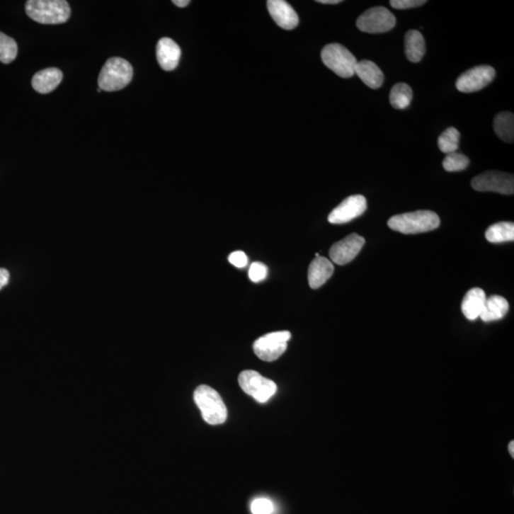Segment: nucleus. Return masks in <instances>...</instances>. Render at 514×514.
Masks as SVG:
<instances>
[{
	"label": "nucleus",
	"mask_w": 514,
	"mask_h": 514,
	"mask_svg": "<svg viewBox=\"0 0 514 514\" xmlns=\"http://www.w3.org/2000/svg\"><path fill=\"white\" fill-rule=\"evenodd\" d=\"M469 164V157L465 154L452 153L447 154L443 160V167L447 171H460L468 168Z\"/></svg>",
	"instance_id": "nucleus-26"
},
{
	"label": "nucleus",
	"mask_w": 514,
	"mask_h": 514,
	"mask_svg": "<svg viewBox=\"0 0 514 514\" xmlns=\"http://www.w3.org/2000/svg\"><path fill=\"white\" fill-rule=\"evenodd\" d=\"M27 15L41 24H62L71 16V8L64 0H29Z\"/></svg>",
	"instance_id": "nucleus-2"
},
{
	"label": "nucleus",
	"mask_w": 514,
	"mask_h": 514,
	"mask_svg": "<svg viewBox=\"0 0 514 514\" xmlns=\"http://www.w3.org/2000/svg\"><path fill=\"white\" fill-rule=\"evenodd\" d=\"M460 132L457 129L450 127L438 138L439 150L444 154L455 153L459 147Z\"/></svg>",
	"instance_id": "nucleus-24"
},
{
	"label": "nucleus",
	"mask_w": 514,
	"mask_h": 514,
	"mask_svg": "<svg viewBox=\"0 0 514 514\" xmlns=\"http://www.w3.org/2000/svg\"><path fill=\"white\" fill-rule=\"evenodd\" d=\"M229 261L236 268H245L248 264V257L244 251H237L229 256Z\"/></svg>",
	"instance_id": "nucleus-30"
},
{
	"label": "nucleus",
	"mask_w": 514,
	"mask_h": 514,
	"mask_svg": "<svg viewBox=\"0 0 514 514\" xmlns=\"http://www.w3.org/2000/svg\"><path fill=\"white\" fill-rule=\"evenodd\" d=\"M10 280V273L6 269L0 268V290L4 289Z\"/></svg>",
	"instance_id": "nucleus-31"
},
{
	"label": "nucleus",
	"mask_w": 514,
	"mask_h": 514,
	"mask_svg": "<svg viewBox=\"0 0 514 514\" xmlns=\"http://www.w3.org/2000/svg\"><path fill=\"white\" fill-rule=\"evenodd\" d=\"M365 242L366 241L364 237L358 236V234H350V236L331 246L330 250L331 262L340 266L350 263L360 253Z\"/></svg>",
	"instance_id": "nucleus-12"
},
{
	"label": "nucleus",
	"mask_w": 514,
	"mask_h": 514,
	"mask_svg": "<svg viewBox=\"0 0 514 514\" xmlns=\"http://www.w3.org/2000/svg\"><path fill=\"white\" fill-rule=\"evenodd\" d=\"M321 59L326 67L343 79H349L355 74L358 60L346 47L337 43L329 44L322 50Z\"/></svg>",
	"instance_id": "nucleus-5"
},
{
	"label": "nucleus",
	"mask_w": 514,
	"mask_h": 514,
	"mask_svg": "<svg viewBox=\"0 0 514 514\" xmlns=\"http://www.w3.org/2000/svg\"><path fill=\"white\" fill-rule=\"evenodd\" d=\"M391 6L394 9L406 10L411 8L422 6L426 4L425 0H391Z\"/></svg>",
	"instance_id": "nucleus-29"
},
{
	"label": "nucleus",
	"mask_w": 514,
	"mask_h": 514,
	"mask_svg": "<svg viewBox=\"0 0 514 514\" xmlns=\"http://www.w3.org/2000/svg\"><path fill=\"white\" fill-rule=\"evenodd\" d=\"M333 262L323 256H317L309 264L308 280L309 287L316 290L322 287L333 275Z\"/></svg>",
	"instance_id": "nucleus-15"
},
{
	"label": "nucleus",
	"mask_w": 514,
	"mask_h": 514,
	"mask_svg": "<svg viewBox=\"0 0 514 514\" xmlns=\"http://www.w3.org/2000/svg\"><path fill=\"white\" fill-rule=\"evenodd\" d=\"M486 239L491 243H504L513 241L514 224L513 222H499L493 224L486 232Z\"/></svg>",
	"instance_id": "nucleus-22"
},
{
	"label": "nucleus",
	"mask_w": 514,
	"mask_h": 514,
	"mask_svg": "<svg viewBox=\"0 0 514 514\" xmlns=\"http://www.w3.org/2000/svg\"><path fill=\"white\" fill-rule=\"evenodd\" d=\"M396 18L385 7H375L359 16L356 26L367 34H382L394 29Z\"/></svg>",
	"instance_id": "nucleus-7"
},
{
	"label": "nucleus",
	"mask_w": 514,
	"mask_h": 514,
	"mask_svg": "<svg viewBox=\"0 0 514 514\" xmlns=\"http://www.w3.org/2000/svg\"><path fill=\"white\" fill-rule=\"evenodd\" d=\"M493 129L497 137L507 143H513L514 115L510 112L498 113L493 121Z\"/></svg>",
	"instance_id": "nucleus-21"
},
{
	"label": "nucleus",
	"mask_w": 514,
	"mask_h": 514,
	"mask_svg": "<svg viewBox=\"0 0 514 514\" xmlns=\"http://www.w3.org/2000/svg\"><path fill=\"white\" fill-rule=\"evenodd\" d=\"M292 334L288 331L265 334L254 341L253 352L261 360L275 361L286 352Z\"/></svg>",
	"instance_id": "nucleus-6"
},
{
	"label": "nucleus",
	"mask_w": 514,
	"mask_h": 514,
	"mask_svg": "<svg viewBox=\"0 0 514 514\" xmlns=\"http://www.w3.org/2000/svg\"><path fill=\"white\" fill-rule=\"evenodd\" d=\"M190 0H173V4L176 5V6L184 8L187 7L188 5L190 4Z\"/></svg>",
	"instance_id": "nucleus-32"
},
{
	"label": "nucleus",
	"mask_w": 514,
	"mask_h": 514,
	"mask_svg": "<svg viewBox=\"0 0 514 514\" xmlns=\"http://www.w3.org/2000/svg\"><path fill=\"white\" fill-rule=\"evenodd\" d=\"M317 2L319 4H341L342 1H340V0H317Z\"/></svg>",
	"instance_id": "nucleus-33"
},
{
	"label": "nucleus",
	"mask_w": 514,
	"mask_h": 514,
	"mask_svg": "<svg viewBox=\"0 0 514 514\" xmlns=\"http://www.w3.org/2000/svg\"><path fill=\"white\" fill-rule=\"evenodd\" d=\"M508 309H510V305H508L507 299L500 295H493L486 299L480 319L484 322L496 321V320L502 319L507 314Z\"/></svg>",
	"instance_id": "nucleus-19"
},
{
	"label": "nucleus",
	"mask_w": 514,
	"mask_h": 514,
	"mask_svg": "<svg viewBox=\"0 0 514 514\" xmlns=\"http://www.w3.org/2000/svg\"><path fill=\"white\" fill-rule=\"evenodd\" d=\"M18 55V44L13 38L0 32V62L9 64Z\"/></svg>",
	"instance_id": "nucleus-25"
},
{
	"label": "nucleus",
	"mask_w": 514,
	"mask_h": 514,
	"mask_svg": "<svg viewBox=\"0 0 514 514\" xmlns=\"http://www.w3.org/2000/svg\"><path fill=\"white\" fill-rule=\"evenodd\" d=\"M62 72L57 68H47L38 72L33 77V88L38 93L46 95L57 89V86L62 81Z\"/></svg>",
	"instance_id": "nucleus-16"
},
{
	"label": "nucleus",
	"mask_w": 514,
	"mask_h": 514,
	"mask_svg": "<svg viewBox=\"0 0 514 514\" xmlns=\"http://www.w3.org/2000/svg\"><path fill=\"white\" fill-rule=\"evenodd\" d=\"M486 297L485 292L480 288H474L469 290L464 297L462 302V312L464 316L469 320H475L480 317L484 306H485Z\"/></svg>",
	"instance_id": "nucleus-17"
},
{
	"label": "nucleus",
	"mask_w": 514,
	"mask_h": 514,
	"mask_svg": "<svg viewBox=\"0 0 514 514\" xmlns=\"http://www.w3.org/2000/svg\"><path fill=\"white\" fill-rule=\"evenodd\" d=\"M267 7L273 21L282 29L294 30L299 23L297 12L288 2L284 0H269Z\"/></svg>",
	"instance_id": "nucleus-13"
},
{
	"label": "nucleus",
	"mask_w": 514,
	"mask_h": 514,
	"mask_svg": "<svg viewBox=\"0 0 514 514\" xmlns=\"http://www.w3.org/2000/svg\"><path fill=\"white\" fill-rule=\"evenodd\" d=\"M240 387L256 401L267 402L275 394L278 387L273 380L262 377L256 370H244L239 375Z\"/></svg>",
	"instance_id": "nucleus-8"
},
{
	"label": "nucleus",
	"mask_w": 514,
	"mask_h": 514,
	"mask_svg": "<svg viewBox=\"0 0 514 514\" xmlns=\"http://www.w3.org/2000/svg\"><path fill=\"white\" fill-rule=\"evenodd\" d=\"M181 57V49L173 40L163 38L156 46V59L160 67L171 72L178 67Z\"/></svg>",
	"instance_id": "nucleus-14"
},
{
	"label": "nucleus",
	"mask_w": 514,
	"mask_h": 514,
	"mask_svg": "<svg viewBox=\"0 0 514 514\" xmlns=\"http://www.w3.org/2000/svg\"><path fill=\"white\" fill-rule=\"evenodd\" d=\"M195 401L200 409L203 419L210 425H220L226 421L227 408L215 389L206 385L199 386L195 392Z\"/></svg>",
	"instance_id": "nucleus-4"
},
{
	"label": "nucleus",
	"mask_w": 514,
	"mask_h": 514,
	"mask_svg": "<svg viewBox=\"0 0 514 514\" xmlns=\"http://www.w3.org/2000/svg\"><path fill=\"white\" fill-rule=\"evenodd\" d=\"M134 76L132 65L121 57H110L101 69L98 77L99 89L106 92L122 90Z\"/></svg>",
	"instance_id": "nucleus-3"
},
{
	"label": "nucleus",
	"mask_w": 514,
	"mask_h": 514,
	"mask_svg": "<svg viewBox=\"0 0 514 514\" xmlns=\"http://www.w3.org/2000/svg\"><path fill=\"white\" fill-rule=\"evenodd\" d=\"M413 101V90L406 83H398L394 85L389 95V101L394 109H407Z\"/></svg>",
	"instance_id": "nucleus-23"
},
{
	"label": "nucleus",
	"mask_w": 514,
	"mask_h": 514,
	"mask_svg": "<svg viewBox=\"0 0 514 514\" xmlns=\"http://www.w3.org/2000/svg\"><path fill=\"white\" fill-rule=\"evenodd\" d=\"M472 186L478 192H494L501 195H513L514 178L510 173L502 171H486L475 176L472 181Z\"/></svg>",
	"instance_id": "nucleus-9"
},
{
	"label": "nucleus",
	"mask_w": 514,
	"mask_h": 514,
	"mask_svg": "<svg viewBox=\"0 0 514 514\" xmlns=\"http://www.w3.org/2000/svg\"><path fill=\"white\" fill-rule=\"evenodd\" d=\"M268 268L261 262H253L249 270V278L253 282H261L267 278Z\"/></svg>",
	"instance_id": "nucleus-27"
},
{
	"label": "nucleus",
	"mask_w": 514,
	"mask_h": 514,
	"mask_svg": "<svg viewBox=\"0 0 514 514\" xmlns=\"http://www.w3.org/2000/svg\"><path fill=\"white\" fill-rule=\"evenodd\" d=\"M405 52L413 63L421 62L426 54V42L421 33L411 30L405 35Z\"/></svg>",
	"instance_id": "nucleus-20"
},
{
	"label": "nucleus",
	"mask_w": 514,
	"mask_h": 514,
	"mask_svg": "<svg viewBox=\"0 0 514 514\" xmlns=\"http://www.w3.org/2000/svg\"><path fill=\"white\" fill-rule=\"evenodd\" d=\"M251 510L253 514H272L273 511V504L269 499H256L253 503H251Z\"/></svg>",
	"instance_id": "nucleus-28"
},
{
	"label": "nucleus",
	"mask_w": 514,
	"mask_h": 514,
	"mask_svg": "<svg viewBox=\"0 0 514 514\" xmlns=\"http://www.w3.org/2000/svg\"><path fill=\"white\" fill-rule=\"evenodd\" d=\"M355 74L370 89H378L383 85L382 71L375 63L370 62V60H362V62H358Z\"/></svg>",
	"instance_id": "nucleus-18"
},
{
	"label": "nucleus",
	"mask_w": 514,
	"mask_h": 514,
	"mask_svg": "<svg viewBox=\"0 0 514 514\" xmlns=\"http://www.w3.org/2000/svg\"><path fill=\"white\" fill-rule=\"evenodd\" d=\"M440 218L432 211H416L394 215L389 218L388 226L392 230L404 234L427 233L438 229Z\"/></svg>",
	"instance_id": "nucleus-1"
},
{
	"label": "nucleus",
	"mask_w": 514,
	"mask_h": 514,
	"mask_svg": "<svg viewBox=\"0 0 514 514\" xmlns=\"http://www.w3.org/2000/svg\"><path fill=\"white\" fill-rule=\"evenodd\" d=\"M367 200L361 195H350L343 200L329 215V222L345 224L361 217L366 212Z\"/></svg>",
	"instance_id": "nucleus-11"
},
{
	"label": "nucleus",
	"mask_w": 514,
	"mask_h": 514,
	"mask_svg": "<svg viewBox=\"0 0 514 514\" xmlns=\"http://www.w3.org/2000/svg\"><path fill=\"white\" fill-rule=\"evenodd\" d=\"M508 452H510V455L513 456V455H514V442L513 441H511L510 445H508Z\"/></svg>",
	"instance_id": "nucleus-34"
},
{
	"label": "nucleus",
	"mask_w": 514,
	"mask_h": 514,
	"mask_svg": "<svg viewBox=\"0 0 514 514\" xmlns=\"http://www.w3.org/2000/svg\"><path fill=\"white\" fill-rule=\"evenodd\" d=\"M496 77V70L491 66L480 65L469 69L456 80V88L462 93H474L484 89Z\"/></svg>",
	"instance_id": "nucleus-10"
}]
</instances>
